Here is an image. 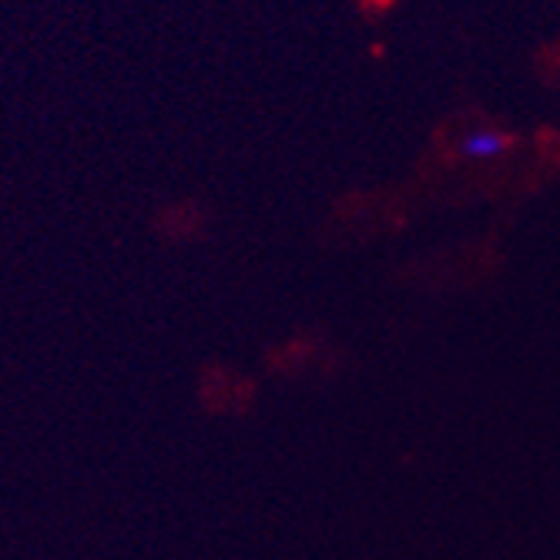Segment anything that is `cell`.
I'll use <instances>...</instances> for the list:
<instances>
[{
    "label": "cell",
    "instance_id": "cell-1",
    "mask_svg": "<svg viewBox=\"0 0 560 560\" xmlns=\"http://www.w3.org/2000/svg\"><path fill=\"white\" fill-rule=\"evenodd\" d=\"M511 138L500 135V131H474L464 138V155L467 159H477V162H487V159H497L506 151Z\"/></svg>",
    "mask_w": 560,
    "mask_h": 560
}]
</instances>
